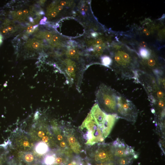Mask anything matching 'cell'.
<instances>
[{
    "label": "cell",
    "instance_id": "1",
    "mask_svg": "<svg viewBox=\"0 0 165 165\" xmlns=\"http://www.w3.org/2000/svg\"><path fill=\"white\" fill-rule=\"evenodd\" d=\"M115 71L118 76L123 79H134L138 77V63L130 55L124 52H119L114 57Z\"/></svg>",
    "mask_w": 165,
    "mask_h": 165
},
{
    "label": "cell",
    "instance_id": "2",
    "mask_svg": "<svg viewBox=\"0 0 165 165\" xmlns=\"http://www.w3.org/2000/svg\"><path fill=\"white\" fill-rule=\"evenodd\" d=\"M138 74L136 82L142 85L152 105L161 100H165L164 91L159 86L153 75L140 71Z\"/></svg>",
    "mask_w": 165,
    "mask_h": 165
},
{
    "label": "cell",
    "instance_id": "3",
    "mask_svg": "<svg viewBox=\"0 0 165 165\" xmlns=\"http://www.w3.org/2000/svg\"><path fill=\"white\" fill-rule=\"evenodd\" d=\"M118 93L106 85L99 87L96 94L98 104L108 114H116Z\"/></svg>",
    "mask_w": 165,
    "mask_h": 165
},
{
    "label": "cell",
    "instance_id": "4",
    "mask_svg": "<svg viewBox=\"0 0 165 165\" xmlns=\"http://www.w3.org/2000/svg\"><path fill=\"white\" fill-rule=\"evenodd\" d=\"M81 130L86 129L83 135L86 139V144L88 145L92 146L96 143H103L105 139L101 129L97 126L93 117H88L84 120L80 127Z\"/></svg>",
    "mask_w": 165,
    "mask_h": 165
},
{
    "label": "cell",
    "instance_id": "5",
    "mask_svg": "<svg viewBox=\"0 0 165 165\" xmlns=\"http://www.w3.org/2000/svg\"><path fill=\"white\" fill-rule=\"evenodd\" d=\"M116 114L119 118L134 123L136 121L138 112L132 101L118 92Z\"/></svg>",
    "mask_w": 165,
    "mask_h": 165
},
{
    "label": "cell",
    "instance_id": "6",
    "mask_svg": "<svg viewBox=\"0 0 165 165\" xmlns=\"http://www.w3.org/2000/svg\"><path fill=\"white\" fill-rule=\"evenodd\" d=\"M112 145L115 159L128 156H133L137 158L138 157L134 149L128 146L123 140L118 138Z\"/></svg>",
    "mask_w": 165,
    "mask_h": 165
},
{
    "label": "cell",
    "instance_id": "7",
    "mask_svg": "<svg viewBox=\"0 0 165 165\" xmlns=\"http://www.w3.org/2000/svg\"><path fill=\"white\" fill-rule=\"evenodd\" d=\"M94 153L95 160L101 163L112 162L115 158L112 144L99 143Z\"/></svg>",
    "mask_w": 165,
    "mask_h": 165
},
{
    "label": "cell",
    "instance_id": "8",
    "mask_svg": "<svg viewBox=\"0 0 165 165\" xmlns=\"http://www.w3.org/2000/svg\"><path fill=\"white\" fill-rule=\"evenodd\" d=\"M90 113L97 126L102 132L107 114L102 111L97 103L94 104Z\"/></svg>",
    "mask_w": 165,
    "mask_h": 165
},
{
    "label": "cell",
    "instance_id": "9",
    "mask_svg": "<svg viewBox=\"0 0 165 165\" xmlns=\"http://www.w3.org/2000/svg\"><path fill=\"white\" fill-rule=\"evenodd\" d=\"M119 117L116 114H108L105 121L102 132L105 139L108 136Z\"/></svg>",
    "mask_w": 165,
    "mask_h": 165
},
{
    "label": "cell",
    "instance_id": "10",
    "mask_svg": "<svg viewBox=\"0 0 165 165\" xmlns=\"http://www.w3.org/2000/svg\"><path fill=\"white\" fill-rule=\"evenodd\" d=\"M66 71L69 77L72 81L75 79L76 75V65L71 60L68 59L65 62Z\"/></svg>",
    "mask_w": 165,
    "mask_h": 165
},
{
    "label": "cell",
    "instance_id": "11",
    "mask_svg": "<svg viewBox=\"0 0 165 165\" xmlns=\"http://www.w3.org/2000/svg\"><path fill=\"white\" fill-rule=\"evenodd\" d=\"M20 158L22 161L28 165H35L37 163L36 157L31 152H24Z\"/></svg>",
    "mask_w": 165,
    "mask_h": 165
},
{
    "label": "cell",
    "instance_id": "12",
    "mask_svg": "<svg viewBox=\"0 0 165 165\" xmlns=\"http://www.w3.org/2000/svg\"><path fill=\"white\" fill-rule=\"evenodd\" d=\"M68 141L69 146L74 152L78 154L80 152V145L78 142L75 137L72 135H69L68 137Z\"/></svg>",
    "mask_w": 165,
    "mask_h": 165
},
{
    "label": "cell",
    "instance_id": "13",
    "mask_svg": "<svg viewBox=\"0 0 165 165\" xmlns=\"http://www.w3.org/2000/svg\"><path fill=\"white\" fill-rule=\"evenodd\" d=\"M34 149L36 152L40 155L45 154L49 150V148L48 145L42 141L36 143Z\"/></svg>",
    "mask_w": 165,
    "mask_h": 165
},
{
    "label": "cell",
    "instance_id": "14",
    "mask_svg": "<svg viewBox=\"0 0 165 165\" xmlns=\"http://www.w3.org/2000/svg\"><path fill=\"white\" fill-rule=\"evenodd\" d=\"M40 41L36 39L30 40L26 44V48L31 50H37L41 48L42 44Z\"/></svg>",
    "mask_w": 165,
    "mask_h": 165
},
{
    "label": "cell",
    "instance_id": "15",
    "mask_svg": "<svg viewBox=\"0 0 165 165\" xmlns=\"http://www.w3.org/2000/svg\"><path fill=\"white\" fill-rule=\"evenodd\" d=\"M8 164L7 152L4 147L0 145V165H7Z\"/></svg>",
    "mask_w": 165,
    "mask_h": 165
},
{
    "label": "cell",
    "instance_id": "16",
    "mask_svg": "<svg viewBox=\"0 0 165 165\" xmlns=\"http://www.w3.org/2000/svg\"><path fill=\"white\" fill-rule=\"evenodd\" d=\"M56 157L54 154H47L42 162L43 165H53L54 164Z\"/></svg>",
    "mask_w": 165,
    "mask_h": 165
},
{
    "label": "cell",
    "instance_id": "17",
    "mask_svg": "<svg viewBox=\"0 0 165 165\" xmlns=\"http://www.w3.org/2000/svg\"><path fill=\"white\" fill-rule=\"evenodd\" d=\"M139 53L140 56L144 59H148L151 56V53L146 48H141L139 49Z\"/></svg>",
    "mask_w": 165,
    "mask_h": 165
},
{
    "label": "cell",
    "instance_id": "18",
    "mask_svg": "<svg viewBox=\"0 0 165 165\" xmlns=\"http://www.w3.org/2000/svg\"><path fill=\"white\" fill-rule=\"evenodd\" d=\"M37 36L38 38H43L45 39L46 40L51 42L53 35L50 33L44 32L38 34Z\"/></svg>",
    "mask_w": 165,
    "mask_h": 165
},
{
    "label": "cell",
    "instance_id": "19",
    "mask_svg": "<svg viewBox=\"0 0 165 165\" xmlns=\"http://www.w3.org/2000/svg\"><path fill=\"white\" fill-rule=\"evenodd\" d=\"M101 60L103 65L108 67H109V66L111 65L113 62L112 59L107 56L102 57Z\"/></svg>",
    "mask_w": 165,
    "mask_h": 165
},
{
    "label": "cell",
    "instance_id": "20",
    "mask_svg": "<svg viewBox=\"0 0 165 165\" xmlns=\"http://www.w3.org/2000/svg\"><path fill=\"white\" fill-rule=\"evenodd\" d=\"M67 54L68 56L70 57L74 58H77L78 57L76 51L74 49L70 50Z\"/></svg>",
    "mask_w": 165,
    "mask_h": 165
},
{
    "label": "cell",
    "instance_id": "21",
    "mask_svg": "<svg viewBox=\"0 0 165 165\" xmlns=\"http://www.w3.org/2000/svg\"><path fill=\"white\" fill-rule=\"evenodd\" d=\"M156 63L155 60L153 58H149L147 62L148 65L151 68H153L154 66H155L156 65Z\"/></svg>",
    "mask_w": 165,
    "mask_h": 165
},
{
    "label": "cell",
    "instance_id": "22",
    "mask_svg": "<svg viewBox=\"0 0 165 165\" xmlns=\"http://www.w3.org/2000/svg\"><path fill=\"white\" fill-rule=\"evenodd\" d=\"M38 26H31L29 27L27 29V32L29 34L33 33L34 32L37 31V29L36 28Z\"/></svg>",
    "mask_w": 165,
    "mask_h": 165
},
{
    "label": "cell",
    "instance_id": "23",
    "mask_svg": "<svg viewBox=\"0 0 165 165\" xmlns=\"http://www.w3.org/2000/svg\"><path fill=\"white\" fill-rule=\"evenodd\" d=\"M63 158L61 157H58L56 158V160H55V162L54 164H57L62 165L63 164Z\"/></svg>",
    "mask_w": 165,
    "mask_h": 165
},
{
    "label": "cell",
    "instance_id": "24",
    "mask_svg": "<svg viewBox=\"0 0 165 165\" xmlns=\"http://www.w3.org/2000/svg\"><path fill=\"white\" fill-rule=\"evenodd\" d=\"M59 41V38L58 36L56 35H54L53 36L52 38V43L57 44Z\"/></svg>",
    "mask_w": 165,
    "mask_h": 165
},
{
    "label": "cell",
    "instance_id": "25",
    "mask_svg": "<svg viewBox=\"0 0 165 165\" xmlns=\"http://www.w3.org/2000/svg\"><path fill=\"white\" fill-rule=\"evenodd\" d=\"M139 45L141 48H146L147 45V43L144 41H142L140 43Z\"/></svg>",
    "mask_w": 165,
    "mask_h": 165
},
{
    "label": "cell",
    "instance_id": "26",
    "mask_svg": "<svg viewBox=\"0 0 165 165\" xmlns=\"http://www.w3.org/2000/svg\"><path fill=\"white\" fill-rule=\"evenodd\" d=\"M79 163V162L76 160H73L72 162L69 164L68 165H78Z\"/></svg>",
    "mask_w": 165,
    "mask_h": 165
},
{
    "label": "cell",
    "instance_id": "27",
    "mask_svg": "<svg viewBox=\"0 0 165 165\" xmlns=\"http://www.w3.org/2000/svg\"><path fill=\"white\" fill-rule=\"evenodd\" d=\"M57 139L59 141H61L63 139L62 136L61 134H58L57 136Z\"/></svg>",
    "mask_w": 165,
    "mask_h": 165
},
{
    "label": "cell",
    "instance_id": "28",
    "mask_svg": "<svg viewBox=\"0 0 165 165\" xmlns=\"http://www.w3.org/2000/svg\"><path fill=\"white\" fill-rule=\"evenodd\" d=\"M60 145L62 148H65L66 147V143L64 141H62L60 143Z\"/></svg>",
    "mask_w": 165,
    "mask_h": 165
},
{
    "label": "cell",
    "instance_id": "29",
    "mask_svg": "<svg viewBox=\"0 0 165 165\" xmlns=\"http://www.w3.org/2000/svg\"><path fill=\"white\" fill-rule=\"evenodd\" d=\"M102 48L100 46H97L96 48V50L98 52H99L101 50Z\"/></svg>",
    "mask_w": 165,
    "mask_h": 165
},
{
    "label": "cell",
    "instance_id": "30",
    "mask_svg": "<svg viewBox=\"0 0 165 165\" xmlns=\"http://www.w3.org/2000/svg\"><path fill=\"white\" fill-rule=\"evenodd\" d=\"M67 4V2L65 1H62L60 3V4L62 6H65Z\"/></svg>",
    "mask_w": 165,
    "mask_h": 165
},
{
    "label": "cell",
    "instance_id": "31",
    "mask_svg": "<svg viewBox=\"0 0 165 165\" xmlns=\"http://www.w3.org/2000/svg\"><path fill=\"white\" fill-rule=\"evenodd\" d=\"M96 43L98 44H101L103 43V41L101 40L98 39L96 41Z\"/></svg>",
    "mask_w": 165,
    "mask_h": 165
},
{
    "label": "cell",
    "instance_id": "32",
    "mask_svg": "<svg viewBox=\"0 0 165 165\" xmlns=\"http://www.w3.org/2000/svg\"><path fill=\"white\" fill-rule=\"evenodd\" d=\"M8 31H13V28L11 26H8L7 28Z\"/></svg>",
    "mask_w": 165,
    "mask_h": 165
},
{
    "label": "cell",
    "instance_id": "33",
    "mask_svg": "<svg viewBox=\"0 0 165 165\" xmlns=\"http://www.w3.org/2000/svg\"><path fill=\"white\" fill-rule=\"evenodd\" d=\"M8 31L7 28H5L3 30V32L4 33H7L8 32Z\"/></svg>",
    "mask_w": 165,
    "mask_h": 165
},
{
    "label": "cell",
    "instance_id": "34",
    "mask_svg": "<svg viewBox=\"0 0 165 165\" xmlns=\"http://www.w3.org/2000/svg\"><path fill=\"white\" fill-rule=\"evenodd\" d=\"M92 35L94 37H96L97 36L98 34L97 33H93L92 34Z\"/></svg>",
    "mask_w": 165,
    "mask_h": 165
},
{
    "label": "cell",
    "instance_id": "35",
    "mask_svg": "<svg viewBox=\"0 0 165 165\" xmlns=\"http://www.w3.org/2000/svg\"><path fill=\"white\" fill-rule=\"evenodd\" d=\"M143 32L144 33H146L148 32V30L147 29H144L143 30Z\"/></svg>",
    "mask_w": 165,
    "mask_h": 165
},
{
    "label": "cell",
    "instance_id": "36",
    "mask_svg": "<svg viewBox=\"0 0 165 165\" xmlns=\"http://www.w3.org/2000/svg\"><path fill=\"white\" fill-rule=\"evenodd\" d=\"M145 34L146 36H148L149 35L150 33L149 32H147L145 33Z\"/></svg>",
    "mask_w": 165,
    "mask_h": 165
},
{
    "label": "cell",
    "instance_id": "37",
    "mask_svg": "<svg viewBox=\"0 0 165 165\" xmlns=\"http://www.w3.org/2000/svg\"><path fill=\"white\" fill-rule=\"evenodd\" d=\"M108 163H101L97 165H107Z\"/></svg>",
    "mask_w": 165,
    "mask_h": 165
},
{
    "label": "cell",
    "instance_id": "38",
    "mask_svg": "<svg viewBox=\"0 0 165 165\" xmlns=\"http://www.w3.org/2000/svg\"><path fill=\"white\" fill-rule=\"evenodd\" d=\"M88 165H92L91 164H89L88 163Z\"/></svg>",
    "mask_w": 165,
    "mask_h": 165
}]
</instances>
